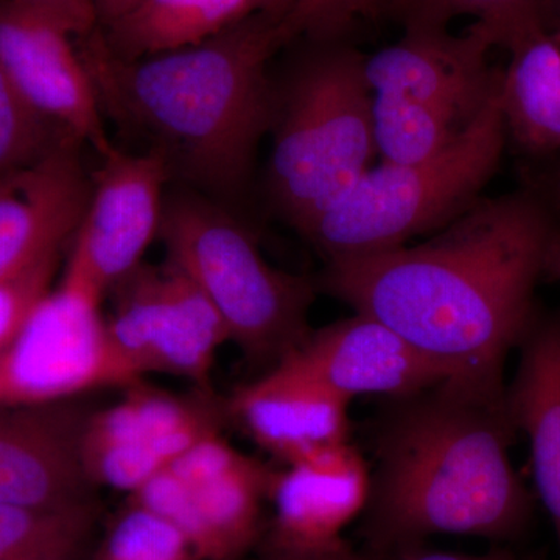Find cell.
I'll use <instances>...</instances> for the list:
<instances>
[{
  "label": "cell",
  "instance_id": "cell-31",
  "mask_svg": "<svg viewBox=\"0 0 560 560\" xmlns=\"http://www.w3.org/2000/svg\"><path fill=\"white\" fill-rule=\"evenodd\" d=\"M260 560H383L371 551H357L349 544L323 552L260 551Z\"/></svg>",
  "mask_w": 560,
  "mask_h": 560
},
{
  "label": "cell",
  "instance_id": "cell-18",
  "mask_svg": "<svg viewBox=\"0 0 560 560\" xmlns=\"http://www.w3.org/2000/svg\"><path fill=\"white\" fill-rule=\"evenodd\" d=\"M350 401L293 360L235 390L226 412L283 466L350 441Z\"/></svg>",
  "mask_w": 560,
  "mask_h": 560
},
{
  "label": "cell",
  "instance_id": "cell-32",
  "mask_svg": "<svg viewBox=\"0 0 560 560\" xmlns=\"http://www.w3.org/2000/svg\"><path fill=\"white\" fill-rule=\"evenodd\" d=\"M139 0H94L97 13L98 27H106L138 3Z\"/></svg>",
  "mask_w": 560,
  "mask_h": 560
},
{
  "label": "cell",
  "instance_id": "cell-1",
  "mask_svg": "<svg viewBox=\"0 0 560 560\" xmlns=\"http://www.w3.org/2000/svg\"><path fill=\"white\" fill-rule=\"evenodd\" d=\"M559 231L534 191L480 198L420 245L329 260L319 287L396 330L445 381L503 393Z\"/></svg>",
  "mask_w": 560,
  "mask_h": 560
},
{
  "label": "cell",
  "instance_id": "cell-19",
  "mask_svg": "<svg viewBox=\"0 0 560 560\" xmlns=\"http://www.w3.org/2000/svg\"><path fill=\"white\" fill-rule=\"evenodd\" d=\"M506 388L508 412L526 434L534 486L550 515L560 550V315L534 324Z\"/></svg>",
  "mask_w": 560,
  "mask_h": 560
},
{
  "label": "cell",
  "instance_id": "cell-10",
  "mask_svg": "<svg viewBox=\"0 0 560 560\" xmlns=\"http://www.w3.org/2000/svg\"><path fill=\"white\" fill-rule=\"evenodd\" d=\"M124 399L92 411L81 440L84 474L94 486L136 492L179 456L220 434L228 415L209 394L178 396L136 382Z\"/></svg>",
  "mask_w": 560,
  "mask_h": 560
},
{
  "label": "cell",
  "instance_id": "cell-28",
  "mask_svg": "<svg viewBox=\"0 0 560 560\" xmlns=\"http://www.w3.org/2000/svg\"><path fill=\"white\" fill-rule=\"evenodd\" d=\"M61 250L40 257L31 267L0 280V353L10 345L36 302L51 289Z\"/></svg>",
  "mask_w": 560,
  "mask_h": 560
},
{
  "label": "cell",
  "instance_id": "cell-7",
  "mask_svg": "<svg viewBox=\"0 0 560 560\" xmlns=\"http://www.w3.org/2000/svg\"><path fill=\"white\" fill-rule=\"evenodd\" d=\"M139 381L110 341L102 300L65 278L0 353V408L55 404Z\"/></svg>",
  "mask_w": 560,
  "mask_h": 560
},
{
  "label": "cell",
  "instance_id": "cell-17",
  "mask_svg": "<svg viewBox=\"0 0 560 560\" xmlns=\"http://www.w3.org/2000/svg\"><path fill=\"white\" fill-rule=\"evenodd\" d=\"M289 359L349 401L363 394L401 399L445 381L396 330L363 313L312 330Z\"/></svg>",
  "mask_w": 560,
  "mask_h": 560
},
{
  "label": "cell",
  "instance_id": "cell-35",
  "mask_svg": "<svg viewBox=\"0 0 560 560\" xmlns=\"http://www.w3.org/2000/svg\"><path fill=\"white\" fill-rule=\"evenodd\" d=\"M293 0H257V9L265 10H282L291 5Z\"/></svg>",
  "mask_w": 560,
  "mask_h": 560
},
{
  "label": "cell",
  "instance_id": "cell-29",
  "mask_svg": "<svg viewBox=\"0 0 560 560\" xmlns=\"http://www.w3.org/2000/svg\"><path fill=\"white\" fill-rule=\"evenodd\" d=\"M46 11L61 22L75 38L90 35L98 27L94 0H13Z\"/></svg>",
  "mask_w": 560,
  "mask_h": 560
},
{
  "label": "cell",
  "instance_id": "cell-9",
  "mask_svg": "<svg viewBox=\"0 0 560 560\" xmlns=\"http://www.w3.org/2000/svg\"><path fill=\"white\" fill-rule=\"evenodd\" d=\"M110 291L106 329L125 363L140 378L158 372L208 388L217 350L230 334L197 283L165 259L140 264Z\"/></svg>",
  "mask_w": 560,
  "mask_h": 560
},
{
  "label": "cell",
  "instance_id": "cell-2",
  "mask_svg": "<svg viewBox=\"0 0 560 560\" xmlns=\"http://www.w3.org/2000/svg\"><path fill=\"white\" fill-rule=\"evenodd\" d=\"M287 9L257 11L198 46L139 60L117 58L101 27L75 43L103 114L158 154L172 178L234 197L275 120L268 65L290 44Z\"/></svg>",
  "mask_w": 560,
  "mask_h": 560
},
{
  "label": "cell",
  "instance_id": "cell-34",
  "mask_svg": "<svg viewBox=\"0 0 560 560\" xmlns=\"http://www.w3.org/2000/svg\"><path fill=\"white\" fill-rule=\"evenodd\" d=\"M547 275L560 280V231L556 235L555 242H552L550 256H548Z\"/></svg>",
  "mask_w": 560,
  "mask_h": 560
},
{
  "label": "cell",
  "instance_id": "cell-20",
  "mask_svg": "<svg viewBox=\"0 0 560 560\" xmlns=\"http://www.w3.org/2000/svg\"><path fill=\"white\" fill-rule=\"evenodd\" d=\"M257 11V0H139L101 31L117 58L139 60L198 46Z\"/></svg>",
  "mask_w": 560,
  "mask_h": 560
},
{
  "label": "cell",
  "instance_id": "cell-5",
  "mask_svg": "<svg viewBox=\"0 0 560 560\" xmlns=\"http://www.w3.org/2000/svg\"><path fill=\"white\" fill-rule=\"evenodd\" d=\"M500 86L451 145L429 160L372 165L301 234L331 260L400 248L458 219L499 168L508 136Z\"/></svg>",
  "mask_w": 560,
  "mask_h": 560
},
{
  "label": "cell",
  "instance_id": "cell-21",
  "mask_svg": "<svg viewBox=\"0 0 560 560\" xmlns=\"http://www.w3.org/2000/svg\"><path fill=\"white\" fill-rule=\"evenodd\" d=\"M501 110L506 131L530 153L560 149V44L541 31L510 50Z\"/></svg>",
  "mask_w": 560,
  "mask_h": 560
},
{
  "label": "cell",
  "instance_id": "cell-15",
  "mask_svg": "<svg viewBox=\"0 0 560 560\" xmlns=\"http://www.w3.org/2000/svg\"><path fill=\"white\" fill-rule=\"evenodd\" d=\"M492 44L477 28L460 35L405 28L397 43L364 57L374 94L397 95L474 121L499 88L503 70L489 65Z\"/></svg>",
  "mask_w": 560,
  "mask_h": 560
},
{
  "label": "cell",
  "instance_id": "cell-24",
  "mask_svg": "<svg viewBox=\"0 0 560 560\" xmlns=\"http://www.w3.org/2000/svg\"><path fill=\"white\" fill-rule=\"evenodd\" d=\"M377 156L389 164L429 160L471 124L447 110L397 95L374 94L372 102Z\"/></svg>",
  "mask_w": 560,
  "mask_h": 560
},
{
  "label": "cell",
  "instance_id": "cell-14",
  "mask_svg": "<svg viewBox=\"0 0 560 560\" xmlns=\"http://www.w3.org/2000/svg\"><path fill=\"white\" fill-rule=\"evenodd\" d=\"M84 399L0 408V504L70 508L95 501L81 460L92 415Z\"/></svg>",
  "mask_w": 560,
  "mask_h": 560
},
{
  "label": "cell",
  "instance_id": "cell-36",
  "mask_svg": "<svg viewBox=\"0 0 560 560\" xmlns=\"http://www.w3.org/2000/svg\"><path fill=\"white\" fill-rule=\"evenodd\" d=\"M556 201H558V208L560 209V180L558 186V197H556Z\"/></svg>",
  "mask_w": 560,
  "mask_h": 560
},
{
  "label": "cell",
  "instance_id": "cell-33",
  "mask_svg": "<svg viewBox=\"0 0 560 560\" xmlns=\"http://www.w3.org/2000/svg\"><path fill=\"white\" fill-rule=\"evenodd\" d=\"M548 32L560 44V0H548Z\"/></svg>",
  "mask_w": 560,
  "mask_h": 560
},
{
  "label": "cell",
  "instance_id": "cell-25",
  "mask_svg": "<svg viewBox=\"0 0 560 560\" xmlns=\"http://www.w3.org/2000/svg\"><path fill=\"white\" fill-rule=\"evenodd\" d=\"M65 136L32 108L0 62V180L31 167Z\"/></svg>",
  "mask_w": 560,
  "mask_h": 560
},
{
  "label": "cell",
  "instance_id": "cell-22",
  "mask_svg": "<svg viewBox=\"0 0 560 560\" xmlns=\"http://www.w3.org/2000/svg\"><path fill=\"white\" fill-rule=\"evenodd\" d=\"M97 517L95 501L70 508L0 504V560H75Z\"/></svg>",
  "mask_w": 560,
  "mask_h": 560
},
{
  "label": "cell",
  "instance_id": "cell-13",
  "mask_svg": "<svg viewBox=\"0 0 560 560\" xmlns=\"http://www.w3.org/2000/svg\"><path fill=\"white\" fill-rule=\"evenodd\" d=\"M371 470L355 445L320 448L276 469L271 518L260 551L323 552L348 544L342 533L366 510Z\"/></svg>",
  "mask_w": 560,
  "mask_h": 560
},
{
  "label": "cell",
  "instance_id": "cell-30",
  "mask_svg": "<svg viewBox=\"0 0 560 560\" xmlns=\"http://www.w3.org/2000/svg\"><path fill=\"white\" fill-rule=\"evenodd\" d=\"M390 560H517L511 551L495 550L485 555H456V552L433 551L423 548L422 544L404 548L390 558Z\"/></svg>",
  "mask_w": 560,
  "mask_h": 560
},
{
  "label": "cell",
  "instance_id": "cell-3",
  "mask_svg": "<svg viewBox=\"0 0 560 560\" xmlns=\"http://www.w3.org/2000/svg\"><path fill=\"white\" fill-rule=\"evenodd\" d=\"M394 400L375 438L361 528L368 551L390 560L436 534L522 536L534 497L511 460L517 430L506 390L444 381Z\"/></svg>",
  "mask_w": 560,
  "mask_h": 560
},
{
  "label": "cell",
  "instance_id": "cell-11",
  "mask_svg": "<svg viewBox=\"0 0 560 560\" xmlns=\"http://www.w3.org/2000/svg\"><path fill=\"white\" fill-rule=\"evenodd\" d=\"M167 164L149 151L110 147L91 179L86 210L72 241L62 278L103 301L140 264L160 235Z\"/></svg>",
  "mask_w": 560,
  "mask_h": 560
},
{
  "label": "cell",
  "instance_id": "cell-8",
  "mask_svg": "<svg viewBox=\"0 0 560 560\" xmlns=\"http://www.w3.org/2000/svg\"><path fill=\"white\" fill-rule=\"evenodd\" d=\"M275 470L217 434L179 456L128 501L172 523L197 560H242L264 537Z\"/></svg>",
  "mask_w": 560,
  "mask_h": 560
},
{
  "label": "cell",
  "instance_id": "cell-4",
  "mask_svg": "<svg viewBox=\"0 0 560 560\" xmlns=\"http://www.w3.org/2000/svg\"><path fill=\"white\" fill-rule=\"evenodd\" d=\"M278 88L268 187L276 208L302 232L377 158L364 57L340 40L318 43Z\"/></svg>",
  "mask_w": 560,
  "mask_h": 560
},
{
  "label": "cell",
  "instance_id": "cell-27",
  "mask_svg": "<svg viewBox=\"0 0 560 560\" xmlns=\"http://www.w3.org/2000/svg\"><path fill=\"white\" fill-rule=\"evenodd\" d=\"M405 0H293L283 16L290 43L307 36L313 43L341 40L361 21L399 16Z\"/></svg>",
  "mask_w": 560,
  "mask_h": 560
},
{
  "label": "cell",
  "instance_id": "cell-12",
  "mask_svg": "<svg viewBox=\"0 0 560 560\" xmlns=\"http://www.w3.org/2000/svg\"><path fill=\"white\" fill-rule=\"evenodd\" d=\"M0 62L33 109L90 145L113 147L75 36L46 11L0 0Z\"/></svg>",
  "mask_w": 560,
  "mask_h": 560
},
{
  "label": "cell",
  "instance_id": "cell-6",
  "mask_svg": "<svg viewBox=\"0 0 560 560\" xmlns=\"http://www.w3.org/2000/svg\"><path fill=\"white\" fill-rule=\"evenodd\" d=\"M160 237L167 260L197 283L250 363L276 366L307 340L315 283L268 264L253 234L217 202L168 198Z\"/></svg>",
  "mask_w": 560,
  "mask_h": 560
},
{
  "label": "cell",
  "instance_id": "cell-16",
  "mask_svg": "<svg viewBox=\"0 0 560 560\" xmlns=\"http://www.w3.org/2000/svg\"><path fill=\"white\" fill-rule=\"evenodd\" d=\"M83 147L65 136L31 167L0 180V280L72 241L91 194Z\"/></svg>",
  "mask_w": 560,
  "mask_h": 560
},
{
  "label": "cell",
  "instance_id": "cell-23",
  "mask_svg": "<svg viewBox=\"0 0 560 560\" xmlns=\"http://www.w3.org/2000/svg\"><path fill=\"white\" fill-rule=\"evenodd\" d=\"M548 0H405L404 28L448 31L456 18H471L492 47L512 50L522 40L548 31Z\"/></svg>",
  "mask_w": 560,
  "mask_h": 560
},
{
  "label": "cell",
  "instance_id": "cell-26",
  "mask_svg": "<svg viewBox=\"0 0 560 560\" xmlns=\"http://www.w3.org/2000/svg\"><path fill=\"white\" fill-rule=\"evenodd\" d=\"M92 560H197V556L172 523L128 501Z\"/></svg>",
  "mask_w": 560,
  "mask_h": 560
}]
</instances>
